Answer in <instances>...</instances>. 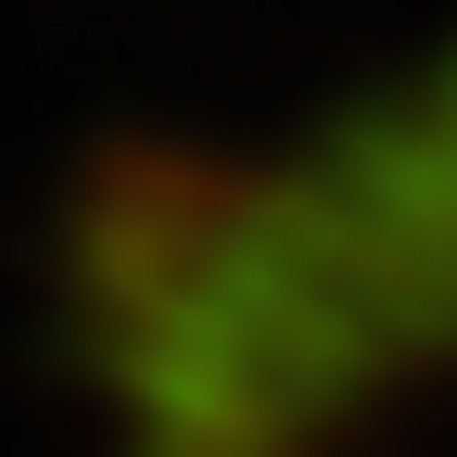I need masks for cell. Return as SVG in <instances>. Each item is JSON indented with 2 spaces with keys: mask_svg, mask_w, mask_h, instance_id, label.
Wrapping results in <instances>:
<instances>
[{
  "mask_svg": "<svg viewBox=\"0 0 457 457\" xmlns=\"http://www.w3.org/2000/svg\"><path fill=\"white\" fill-rule=\"evenodd\" d=\"M432 369H457V51L153 216L102 279L128 457H318Z\"/></svg>",
  "mask_w": 457,
  "mask_h": 457,
  "instance_id": "obj_1",
  "label": "cell"
}]
</instances>
